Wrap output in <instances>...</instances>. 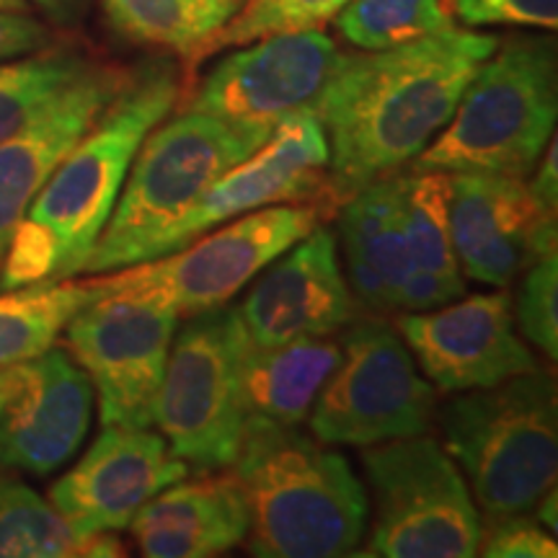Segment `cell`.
Returning <instances> with one entry per match:
<instances>
[{"instance_id":"obj_1","label":"cell","mask_w":558,"mask_h":558,"mask_svg":"<svg viewBox=\"0 0 558 558\" xmlns=\"http://www.w3.org/2000/svg\"><path fill=\"white\" fill-rule=\"evenodd\" d=\"M497 45L494 34L450 26L393 50L341 54L308 107L329 140V192L337 213L375 179L390 177L427 148Z\"/></svg>"},{"instance_id":"obj_2","label":"cell","mask_w":558,"mask_h":558,"mask_svg":"<svg viewBox=\"0 0 558 558\" xmlns=\"http://www.w3.org/2000/svg\"><path fill=\"white\" fill-rule=\"evenodd\" d=\"M181 96L184 70L173 58L163 54L132 68L114 101L60 160L13 230L0 264V290L81 275L120 199L137 148Z\"/></svg>"},{"instance_id":"obj_3","label":"cell","mask_w":558,"mask_h":558,"mask_svg":"<svg viewBox=\"0 0 558 558\" xmlns=\"http://www.w3.org/2000/svg\"><path fill=\"white\" fill-rule=\"evenodd\" d=\"M233 465L251 512V556H354L369 499L341 452L305 435L300 424L248 414Z\"/></svg>"},{"instance_id":"obj_4","label":"cell","mask_w":558,"mask_h":558,"mask_svg":"<svg viewBox=\"0 0 558 558\" xmlns=\"http://www.w3.org/2000/svg\"><path fill=\"white\" fill-rule=\"evenodd\" d=\"M558 117L556 45L509 37L481 62L450 122L414 158V171L533 173Z\"/></svg>"},{"instance_id":"obj_5","label":"cell","mask_w":558,"mask_h":558,"mask_svg":"<svg viewBox=\"0 0 558 558\" xmlns=\"http://www.w3.org/2000/svg\"><path fill=\"white\" fill-rule=\"evenodd\" d=\"M439 411L445 450L488 518L530 512L558 473L556 380L533 367L492 388L452 393Z\"/></svg>"},{"instance_id":"obj_6","label":"cell","mask_w":558,"mask_h":558,"mask_svg":"<svg viewBox=\"0 0 558 558\" xmlns=\"http://www.w3.org/2000/svg\"><path fill=\"white\" fill-rule=\"evenodd\" d=\"M275 128L186 109L163 128L156 124L137 148L120 199L81 275H107L135 264L153 235L192 209L222 173L254 156Z\"/></svg>"},{"instance_id":"obj_7","label":"cell","mask_w":558,"mask_h":558,"mask_svg":"<svg viewBox=\"0 0 558 558\" xmlns=\"http://www.w3.org/2000/svg\"><path fill=\"white\" fill-rule=\"evenodd\" d=\"M373 533L367 556L471 558L478 554L484 522L463 471L435 437L388 439L362 448Z\"/></svg>"},{"instance_id":"obj_8","label":"cell","mask_w":558,"mask_h":558,"mask_svg":"<svg viewBox=\"0 0 558 558\" xmlns=\"http://www.w3.org/2000/svg\"><path fill=\"white\" fill-rule=\"evenodd\" d=\"M248 333L239 308L197 313L173 337L153 422L171 452L202 473L230 469L239 458L246 409L241 365Z\"/></svg>"},{"instance_id":"obj_9","label":"cell","mask_w":558,"mask_h":558,"mask_svg":"<svg viewBox=\"0 0 558 558\" xmlns=\"http://www.w3.org/2000/svg\"><path fill=\"white\" fill-rule=\"evenodd\" d=\"M324 218V209L308 202L269 205L228 226L222 222L215 233L207 230L184 248L158 259L107 271V277H90L101 290L163 303L179 318H192L239 295V290L316 230Z\"/></svg>"},{"instance_id":"obj_10","label":"cell","mask_w":558,"mask_h":558,"mask_svg":"<svg viewBox=\"0 0 558 558\" xmlns=\"http://www.w3.org/2000/svg\"><path fill=\"white\" fill-rule=\"evenodd\" d=\"M435 411L437 390L418 373L396 329L360 320L344 333L341 357L308 418L320 442L373 448L424 435Z\"/></svg>"},{"instance_id":"obj_11","label":"cell","mask_w":558,"mask_h":558,"mask_svg":"<svg viewBox=\"0 0 558 558\" xmlns=\"http://www.w3.org/2000/svg\"><path fill=\"white\" fill-rule=\"evenodd\" d=\"M177 331L179 313L169 305L101 288L75 313L62 333L94 383L104 427H150Z\"/></svg>"},{"instance_id":"obj_12","label":"cell","mask_w":558,"mask_h":558,"mask_svg":"<svg viewBox=\"0 0 558 558\" xmlns=\"http://www.w3.org/2000/svg\"><path fill=\"white\" fill-rule=\"evenodd\" d=\"M318 205L337 215L329 192V140L311 111L277 122L254 156L222 173L179 220L140 248L137 262H150L184 248L207 230L269 205Z\"/></svg>"},{"instance_id":"obj_13","label":"cell","mask_w":558,"mask_h":558,"mask_svg":"<svg viewBox=\"0 0 558 558\" xmlns=\"http://www.w3.org/2000/svg\"><path fill=\"white\" fill-rule=\"evenodd\" d=\"M243 45L184 90L186 111L230 122H271L308 111L337 70V41L324 32L275 34Z\"/></svg>"},{"instance_id":"obj_14","label":"cell","mask_w":558,"mask_h":558,"mask_svg":"<svg viewBox=\"0 0 558 558\" xmlns=\"http://www.w3.org/2000/svg\"><path fill=\"white\" fill-rule=\"evenodd\" d=\"M186 473L190 465L173 456L163 435L109 424L52 486L50 501L78 538L120 533L153 497Z\"/></svg>"},{"instance_id":"obj_15","label":"cell","mask_w":558,"mask_h":558,"mask_svg":"<svg viewBox=\"0 0 558 558\" xmlns=\"http://www.w3.org/2000/svg\"><path fill=\"white\" fill-rule=\"evenodd\" d=\"M450 230L463 277L492 288H507L558 246L556 213L525 179L499 173H450Z\"/></svg>"},{"instance_id":"obj_16","label":"cell","mask_w":558,"mask_h":558,"mask_svg":"<svg viewBox=\"0 0 558 558\" xmlns=\"http://www.w3.org/2000/svg\"><path fill=\"white\" fill-rule=\"evenodd\" d=\"M399 329L442 393L492 388L535 367L533 352L514 331L507 292L463 295L439 308L407 313Z\"/></svg>"},{"instance_id":"obj_17","label":"cell","mask_w":558,"mask_h":558,"mask_svg":"<svg viewBox=\"0 0 558 558\" xmlns=\"http://www.w3.org/2000/svg\"><path fill=\"white\" fill-rule=\"evenodd\" d=\"M94 416V383L62 349L19 365L0 411V473L50 476L81 450Z\"/></svg>"},{"instance_id":"obj_18","label":"cell","mask_w":558,"mask_h":558,"mask_svg":"<svg viewBox=\"0 0 558 558\" xmlns=\"http://www.w3.org/2000/svg\"><path fill=\"white\" fill-rule=\"evenodd\" d=\"M251 344L333 337L357 318L331 230L316 228L269 264L239 308Z\"/></svg>"},{"instance_id":"obj_19","label":"cell","mask_w":558,"mask_h":558,"mask_svg":"<svg viewBox=\"0 0 558 558\" xmlns=\"http://www.w3.org/2000/svg\"><path fill=\"white\" fill-rule=\"evenodd\" d=\"M132 68L96 62L24 128L0 140V264L34 197L114 101Z\"/></svg>"},{"instance_id":"obj_20","label":"cell","mask_w":558,"mask_h":558,"mask_svg":"<svg viewBox=\"0 0 558 558\" xmlns=\"http://www.w3.org/2000/svg\"><path fill=\"white\" fill-rule=\"evenodd\" d=\"M251 527L246 494L235 473L177 481L130 522L148 558H209L241 546Z\"/></svg>"},{"instance_id":"obj_21","label":"cell","mask_w":558,"mask_h":558,"mask_svg":"<svg viewBox=\"0 0 558 558\" xmlns=\"http://www.w3.org/2000/svg\"><path fill=\"white\" fill-rule=\"evenodd\" d=\"M339 235L354 300L378 313L399 311L411 271L399 173L375 179L339 207Z\"/></svg>"},{"instance_id":"obj_22","label":"cell","mask_w":558,"mask_h":558,"mask_svg":"<svg viewBox=\"0 0 558 558\" xmlns=\"http://www.w3.org/2000/svg\"><path fill=\"white\" fill-rule=\"evenodd\" d=\"M341 357L329 337L298 339L277 347H246L241 365L243 409L248 414L300 424L311 416L320 388Z\"/></svg>"},{"instance_id":"obj_23","label":"cell","mask_w":558,"mask_h":558,"mask_svg":"<svg viewBox=\"0 0 558 558\" xmlns=\"http://www.w3.org/2000/svg\"><path fill=\"white\" fill-rule=\"evenodd\" d=\"M99 295L94 279L29 284L0 295V367L21 365L50 352L65 326Z\"/></svg>"},{"instance_id":"obj_24","label":"cell","mask_w":558,"mask_h":558,"mask_svg":"<svg viewBox=\"0 0 558 558\" xmlns=\"http://www.w3.org/2000/svg\"><path fill=\"white\" fill-rule=\"evenodd\" d=\"M124 556L114 533L78 538L52 501L24 481L0 476V558Z\"/></svg>"},{"instance_id":"obj_25","label":"cell","mask_w":558,"mask_h":558,"mask_svg":"<svg viewBox=\"0 0 558 558\" xmlns=\"http://www.w3.org/2000/svg\"><path fill=\"white\" fill-rule=\"evenodd\" d=\"M401 213L411 269L435 275L465 295L450 230V173L414 171L401 177Z\"/></svg>"},{"instance_id":"obj_26","label":"cell","mask_w":558,"mask_h":558,"mask_svg":"<svg viewBox=\"0 0 558 558\" xmlns=\"http://www.w3.org/2000/svg\"><path fill=\"white\" fill-rule=\"evenodd\" d=\"M94 65L96 60L68 41L0 62V140L24 128Z\"/></svg>"},{"instance_id":"obj_27","label":"cell","mask_w":558,"mask_h":558,"mask_svg":"<svg viewBox=\"0 0 558 558\" xmlns=\"http://www.w3.org/2000/svg\"><path fill=\"white\" fill-rule=\"evenodd\" d=\"M347 3L349 0H243L233 19L199 41L197 50L190 54L181 70L192 81L199 62L222 50H230V47L251 45V41L275 37V34L324 32Z\"/></svg>"},{"instance_id":"obj_28","label":"cell","mask_w":558,"mask_h":558,"mask_svg":"<svg viewBox=\"0 0 558 558\" xmlns=\"http://www.w3.org/2000/svg\"><path fill=\"white\" fill-rule=\"evenodd\" d=\"M333 24L352 47L380 52L450 29L456 19L448 0H349Z\"/></svg>"},{"instance_id":"obj_29","label":"cell","mask_w":558,"mask_h":558,"mask_svg":"<svg viewBox=\"0 0 558 558\" xmlns=\"http://www.w3.org/2000/svg\"><path fill=\"white\" fill-rule=\"evenodd\" d=\"M109 26L120 37L145 47H160L190 60L202 41L181 0H101Z\"/></svg>"},{"instance_id":"obj_30","label":"cell","mask_w":558,"mask_h":558,"mask_svg":"<svg viewBox=\"0 0 558 558\" xmlns=\"http://www.w3.org/2000/svg\"><path fill=\"white\" fill-rule=\"evenodd\" d=\"M514 324L548 360L558 357V256L548 254L522 271Z\"/></svg>"},{"instance_id":"obj_31","label":"cell","mask_w":558,"mask_h":558,"mask_svg":"<svg viewBox=\"0 0 558 558\" xmlns=\"http://www.w3.org/2000/svg\"><path fill=\"white\" fill-rule=\"evenodd\" d=\"M448 9L469 29L518 26L556 32L558 26V0H448Z\"/></svg>"},{"instance_id":"obj_32","label":"cell","mask_w":558,"mask_h":558,"mask_svg":"<svg viewBox=\"0 0 558 558\" xmlns=\"http://www.w3.org/2000/svg\"><path fill=\"white\" fill-rule=\"evenodd\" d=\"M499 522L488 530L486 541L481 538L478 554L488 558H556L558 543L538 520L522 514L497 518Z\"/></svg>"},{"instance_id":"obj_33","label":"cell","mask_w":558,"mask_h":558,"mask_svg":"<svg viewBox=\"0 0 558 558\" xmlns=\"http://www.w3.org/2000/svg\"><path fill=\"white\" fill-rule=\"evenodd\" d=\"M54 45L50 26L41 24L29 13L0 11V62L24 58Z\"/></svg>"},{"instance_id":"obj_34","label":"cell","mask_w":558,"mask_h":558,"mask_svg":"<svg viewBox=\"0 0 558 558\" xmlns=\"http://www.w3.org/2000/svg\"><path fill=\"white\" fill-rule=\"evenodd\" d=\"M533 181H530V192H533V197L541 202L543 207L548 209V213H556L558 207V148H556V135L548 140L546 150H543V156L538 163H535L533 169Z\"/></svg>"},{"instance_id":"obj_35","label":"cell","mask_w":558,"mask_h":558,"mask_svg":"<svg viewBox=\"0 0 558 558\" xmlns=\"http://www.w3.org/2000/svg\"><path fill=\"white\" fill-rule=\"evenodd\" d=\"M181 3L190 11L199 37L205 39L213 32H218L226 21L233 19V13L241 9L243 0H181Z\"/></svg>"},{"instance_id":"obj_36","label":"cell","mask_w":558,"mask_h":558,"mask_svg":"<svg viewBox=\"0 0 558 558\" xmlns=\"http://www.w3.org/2000/svg\"><path fill=\"white\" fill-rule=\"evenodd\" d=\"M26 3L37 5L47 19L54 21L60 26L75 24L83 13H86L88 0H26Z\"/></svg>"},{"instance_id":"obj_37","label":"cell","mask_w":558,"mask_h":558,"mask_svg":"<svg viewBox=\"0 0 558 558\" xmlns=\"http://www.w3.org/2000/svg\"><path fill=\"white\" fill-rule=\"evenodd\" d=\"M16 386H19V365L0 367V411H3L5 401L11 399Z\"/></svg>"},{"instance_id":"obj_38","label":"cell","mask_w":558,"mask_h":558,"mask_svg":"<svg viewBox=\"0 0 558 558\" xmlns=\"http://www.w3.org/2000/svg\"><path fill=\"white\" fill-rule=\"evenodd\" d=\"M0 11L29 13V3H26V0H0Z\"/></svg>"}]
</instances>
